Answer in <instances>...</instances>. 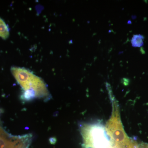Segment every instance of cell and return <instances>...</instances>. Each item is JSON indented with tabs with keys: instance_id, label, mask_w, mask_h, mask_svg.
<instances>
[{
	"instance_id": "cell-2",
	"label": "cell",
	"mask_w": 148,
	"mask_h": 148,
	"mask_svg": "<svg viewBox=\"0 0 148 148\" xmlns=\"http://www.w3.org/2000/svg\"><path fill=\"white\" fill-rule=\"evenodd\" d=\"M84 148H119L101 125H85L81 129Z\"/></svg>"
},
{
	"instance_id": "cell-1",
	"label": "cell",
	"mask_w": 148,
	"mask_h": 148,
	"mask_svg": "<svg viewBox=\"0 0 148 148\" xmlns=\"http://www.w3.org/2000/svg\"><path fill=\"white\" fill-rule=\"evenodd\" d=\"M12 73L24 92L21 98L29 101L36 98H48L49 92L45 83L29 70L23 68L13 67Z\"/></svg>"
},
{
	"instance_id": "cell-6",
	"label": "cell",
	"mask_w": 148,
	"mask_h": 148,
	"mask_svg": "<svg viewBox=\"0 0 148 148\" xmlns=\"http://www.w3.org/2000/svg\"><path fill=\"white\" fill-rule=\"evenodd\" d=\"M30 140H31V137L30 135H25L18 148H28Z\"/></svg>"
},
{
	"instance_id": "cell-4",
	"label": "cell",
	"mask_w": 148,
	"mask_h": 148,
	"mask_svg": "<svg viewBox=\"0 0 148 148\" xmlns=\"http://www.w3.org/2000/svg\"><path fill=\"white\" fill-rule=\"evenodd\" d=\"M9 36V29L4 21L0 18V37L6 40Z\"/></svg>"
},
{
	"instance_id": "cell-5",
	"label": "cell",
	"mask_w": 148,
	"mask_h": 148,
	"mask_svg": "<svg viewBox=\"0 0 148 148\" xmlns=\"http://www.w3.org/2000/svg\"><path fill=\"white\" fill-rule=\"evenodd\" d=\"M144 37L140 34L135 35L131 39L132 46L134 47H141L144 45Z\"/></svg>"
},
{
	"instance_id": "cell-7",
	"label": "cell",
	"mask_w": 148,
	"mask_h": 148,
	"mask_svg": "<svg viewBox=\"0 0 148 148\" xmlns=\"http://www.w3.org/2000/svg\"><path fill=\"white\" fill-rule=\"evenodd\" d=\"M1 111L0 110V114H1Z\"/></svg>"
},
{
	"instance_id": "cell-3",
	"label": "cell",
	"mask_w": 148,
	"mask_h": 148,
	"mask_svg": "<svg viewBox=\"0 0 148 148\" xmlns=\"http://www.w3.org/2000/svg\"><path fill=\"white\" fill-rule=\"evenodd\" d=\"M24 137L12 136L0 127V148H18Z\"/></svg>"
}]
</instances>
